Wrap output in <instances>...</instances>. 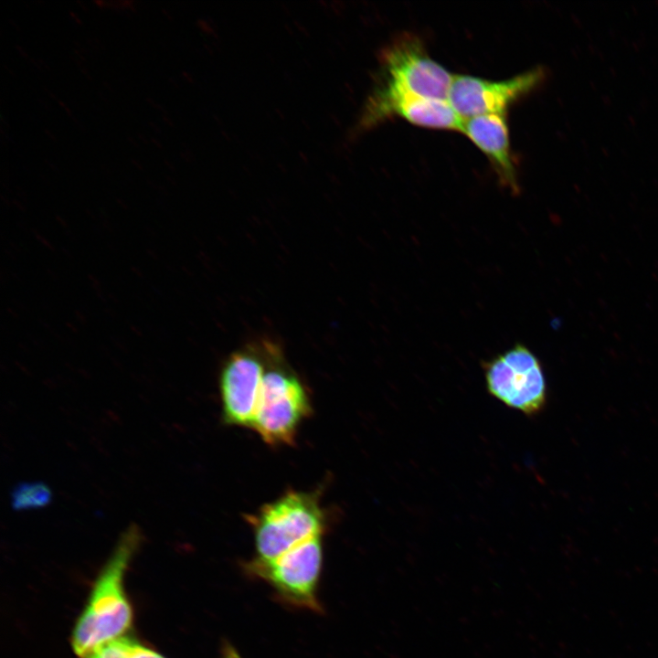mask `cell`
<instances>
[{"mask_svg":"<svg viewBox=\"0 0 658 658\" xmlns=\"http://www.w3.org/2000/svg\"><path fill=\"white\" fill-rule=\"evenodd\" d=\"M142 541L140 527L132 524L120 536L99 575L72 634L73 651L80 657L84 658L95 649L122 637L130 628L133 611L123 580Z\"/></svg>","mask_w":658,"mask_h":658,"instance_id":"1","label":"cell"},{"mask_svg":"<svg viewBox=\"0 0 658 658\" xmlns=\"http://www.w3.org/2000/svg\"><path fill=\"white\" fill-rule=\"evenodd\" d=\"M258 558L269 560L321 536L324 516L313 493L291 491L248 515Z\"/></svg>","mask_w":658,"mask_h":658,"instance_id":"2","label":"cell"},{"mask_svg":"<svg viewBox=\"0 0 658 658\" xmlns=\"http://www.w3.org/2000/svg\"><path fill=\"white\" fill-rule=\"evenodd\" d=\"M311 410L300 379L284 367L272 366L264 372L251 429L268 444H292Z\"/></svg>","mask_w":658,"mask_h":658,"instance_id":"3","label":"cell"},{"mask_svg":"<svg viewBox=\"0 0 658 658\" xmlns=\"http://www.w3.org/2000/svg\"><path fill=\"white\" fill-rule=\"evenodd\" d=\"M487 391L525 415L538 414L547 403V384L538 358L522 344L483 363Z\"/></svg>","mask_w":658,"mask_h":658,"instance_id":"4","label":"cell"},{"mask_svg":"<svg viewBox=\"0 0 658 658\" xmlns=\"http://www.w3.org/2000/svg\"><path fill=\"white\" fill-rule=\"evenodd\" d=\"M546 77L543 67L496 81L472 75H454L448 101L462 120L506 114L512 104L540 87Z\"/></svg>","mask_w":658,"mask_h":658,"instance_id":"5","label":"cell"},{"mask_svg":"<svg viewBox=\"0 0 658 658\" xmlns=\"http://www.w3.org/2000/svg\"><path fill=\"white\" fill-rule=\"evenodd\" d=\"M383 85L413 94L448 101L454 78L432 59L416 37L397 39L384 53Z\"/></svg>","mask_w":658,"mask_h":658,"instance_id":"6","label":"cell"},{"mask_svg":"<svg viewBox=\"0 0 658 658\" xmlns=\"http://www.w3.org/2000/svg\"><path fill=\"white\" fill-rule=\"evenodd\" d=\"M322 559L321 536H318L278 557L269 560L257 557L250 566L285 598L301 605L316 607L314 594Z\"/></svg>","mask_w":658,"mask_h":658,"instance_id":"7","label":"cell"},{"mask_svg":"<svg viewBox=\"0 0 658 658\" xmlns=\"http://www.w3.org/2000/svg\"><path fill=\"white\" fill-rule=\"evenodd\" d=\"M388 116L411 124L440 130L461 131L463 120L449 101L428 98L381 85L367 105L364 124L371 125Z\"/></svg>","mask_w":658,"mask_h":658,"instance_id":"8","label":"cell"},{"mask_svg":"<svg viewBox=\"0 0 658 658\" xmlns=\"http://www.w3.org/2000/svg\"><path fill=\"white\" fill-rule=\"evenodd\" d=\"M263 362L251 351L232 354L219 377L223 419L251 428L264 376Z\"/></svg>","mask_w":658,"mask_h":658,"instance_id":"9","label":"cell"},{"mask_svg":"<svg viewBox=\"0 0 658 658\" xmlns=\"http://www.w3.org/2000/svg\"><path fill=\"white\" fill-rule=\"evenodd\" d=\"M506 114H486L463 120V133L489 159L501 183L519 190L512 156Z\"/></svg>","mask_w":658,"mask_h":658,"instance_id":"10","label":"cell"},{"mask_svg":"<svg viewBox=\"0 0 658 658\" xmlns=\"http://www.w3.org/2000/svg\"><path fill=\"white\" fill-rule=\"evenodd\" d=\"M52 501L51 489L41 482L19 483L10 494L11 506L16 511L39 509Z\"/></svg>","mask_w":658,"mask_h":658,"instance_id":"11","label":"cell"},{"mask_svg":"<svg viewBox=\"0 0 658 658\" xmlns=\"http://www.w3.org/2000/svg\"><path fill=\"white\" fill-rule=\"evenodd\" d=\"M127 658H164L155 651L135 642L133 639L121 637L118 639Z\"/></svg>","mask_w":658,"mask_h":658,"instance_id":"12","label":"cell"},{"mask_svg":"<svg viewBox=\"0 0 658 658\" xmlns=\"http://www.w3.org/2000/svg\"><path fill=\"white\" fill-rule=\"evenodd\" d=\"M84 658H127V655L117 639L95 649Z\"/></svg>","mask_w":658,"mask_h":658,"instance_id":"13","label":"cell"},{"mask_svg":"<svg viewBox=\"0 0 658 658\" xmlns=\"http://www.w3.org/2000/svg\"><path fill=\"white\" fill-rule=\"evenodd\" d=\"M226 658H238L233 652H229Z\"/></svg>","mask_w":658,"mask_h":658,"instance_id":"14","label":"cell"}]
</instances>
